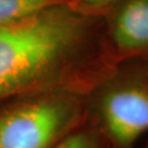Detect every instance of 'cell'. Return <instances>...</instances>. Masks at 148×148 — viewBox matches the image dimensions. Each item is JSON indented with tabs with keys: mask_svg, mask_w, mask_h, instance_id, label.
Listing matches in <instances>:
<instances>
[{
	"mask_svg": "<svg viewBox=\"0 0 148 148\" xmlns=\"http://www.w3.org/2000/svg\"><path fill=\"white\" fill-rule=\"evenodd\" d=\"M117 66L102 18L68 3L0 27V100L38 89L82 95Z\"/></svg>",
	"mask_w": 148,
	"mask_h": 148,
	"instance_id": "6da1fadb",
	"label": "cell"
},
{
	"mask_svg": "<svg viewBox=\"0 0 148 148\" xmlns=\"http://www.w3.org/2000/svg\"><path fill=\"white\" fill-rule=\"evenodd\" d=\"M148 65L120 64L95 90L100 128L116 148H133L148 132Z\"/></svg>",
	"mask_w": 148,
	"mask_h": 148,
	"instance_id": "7a4b0ae2",
	"label": "cell"
},
{
	"mask_svg": "<svg viewBox=\"0 0 148 148\" xmlns=\"http://www.w3.org/2000/svg\"><path fill=\"white\" fill-rule=\"evenodd\" d=\"M81 95L51 92L0 115V148H53L84 114Z\"/></svg>",
	"mask_w": 148,
	"mask_h": 148,
	"instance_id": "3957f363",
	"label": "cell"
},
{
	"mask_svg": "<svg viewBox=\"0 0 148 148\" xmlns=\"http://www.w3.org/2000/svg\"><path fill=\"white\" fill-rule=\"evenodd\" d=\"M104 18L108 43L119 65L148 58V0H120Z\"/></svg>",
	"mask_w": 148,
	"mask_h": 148,
	"instance_id": "277c9868",
	"label": "cell"
},
{
	"mask_svg": "<svg viewBox=\"0 0 148 148\" xmlns=\"http://www.w3.org/2000/svg\"><path fill=\"white\" fill-rule=\"evenodd\" d=\"M69 0H0V27L11 24Z\"/></svg>",
	"mask_w": 148,
	"mask_h": 148,
	"instance_id": "5b68a950",
	"label": "cell"
},
{
	"mask_svg": "<svg viewBox=\"0 0 148 148\" xmlns=\"http://www.w3.org/2000/svg\"><path fill=\"white\" fill-rule=\"evenodd\" d=\"M53 148H116L100 128L73 130Z\"/></svg>",
	"mask_w": 148,
	"mask_h": 148,
	"instance_id": "8992f818",
	"label": "cell"
},
{
	"mask_svg": "<svg viewBox=\"0 0 148 148\" xmlns=\"http://www.w3.org/2000/svg\"><path fill=\"white\" fill-rule=\"evenodd\" d=\"M120 0H69L68 5L75 11L90 16H106Z\"/></svg>",
	"mask_w": 148,
	"mask_h": 148,
	"instance_id": "52a82bcc",
	"label": "cell"
},
{
	"mask_svg": "<svg viewBox=\"0 0 148 148\" xmlns=\"http://www.w3.org/2000/svg\"><path fill=\"white\" fill-rule=\"evenodd\" d=\"M146 75H147V80H148V67H147V73H146Z\"/></svg>",
	"mask_w": 148,
	"mask_h": 148,
	"instance_id": "ba28073f",
	"label": "cell"
}]
</instances>
